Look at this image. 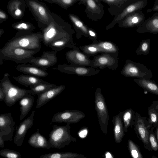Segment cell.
Segmentation results:
<instances>
[{
    "mask_svg": "<svg viewBox=\"0 0 158 158\" xmlns=\"http://www.w3.org/2000/svg\"><path fill=\"white\" fill-rule=\"evenodd\" d=\"M105 155V158H113L112 155L109 152H106Z\"/></svg>",
    "mask_w": 158,
    "mask_h": 158,
    "instance_id": "obj_50",
    "label": "cell"
},
{
    "mask_svg": "<svg viewBox=\"0 0 158 158\" xmlns=\"http://www.w3.org/2000/svg\"><path fill=\"white\" fill-rule=\"evenodd\" d=\"M53 128L49 133L48 142L51 148L58 149L68 146L71 142H75L77 139L70 133V124L64 126L52 125Z\"/></svg>",
    "mask_w": 158,
    "mask_h": 158,
    "instance_id": "obj_3",
    "label": "cell"
},
{
    "mask_svg": "<svg viewBox=\"0 0 158 158\" xmlns=\"http://www.w3.org/2000/svg\"><path fill=\"white\" fill-rule=\"evenodd\" d=\"M65 88V86L64 85H56L38 95L36 108L39 109L59 95L64 90Z\"/></svg>",
    "mask_w": 158,
    "mask_h": 158,
    "instance_id": "obj_20",
    "label": "cell"
},
{
    "mask_svg": "<svg viewBox=\"0 0 158 158\" xmlns=\"http://www.w3.org/2000/svg\"><path fill=\"white\" fill-rule=\"evenodd\" d=\"M147 3V0H135L127 6L121 13L115 15L111 23L106 26V30H108L112 28L116 24L129 14L144 8Z\"/></svg>",
    "mask_w": 158,
    "mask_h": 158,
    "instance_id": "obj_15",
    "label": "cell"
},
{
    "mask_svg": "<svg viewBox=\"0 0 158 158\" xmlns=\"http://www.w3.org/2000/svg\"><path fill=\"white\" fill-rule=\"evenodd\" d=\"M35 112V110L33 111L30 116L21 122L18 126L14 138V143L17 146H22L28 130L32 127Z\"/></svg>",
    "mask_w": 158,
    "mask_h": 158,
    "instance_id": "obj_18",
    "label": "cell"
},
{
    "mask_svg": "<svg viewBox=\"0 0 158 158\" xmlns=\"http://www.w3.org/2000/svg\"><path fill=\"white\" fill-rule=\"evenodd\" d=\"M53 19L51 23L42 31V42L46 46L51 43L67 37H73L75 31L71 26L56 14L52 12Z\"/></svg>",
    "mask_w": 158,
    "mask_h": 158,
    "instance_id": "obj_1",
    "label": "cell"
},
{
    "mask_svg": "<svg viewBox=\"0 0 158 158\" xmlns=\"http://www.w3.org/2000/svg\"><path fill=\"white\" fill-rule=\"evenodd\" d=\"M134 126L138 138L142 142L144 148L148 151H152L149 141V131L152 127L148 123V118L142 117L136 111Z\"/></svg>",
    "mask_w": 158,
    "mask_h": 158,
    "instance_id": "obj_9",
    "label": "cell"
},
{
    "mask_svg": "<svg viewBox=\"0 0 158 158\" xmlns=\"http://www.w3.org/2000/svg\"><path fill=\"white\" fill-rule=\"evenodd\" d=\"M56 86V85L47 82L40 84L35 85L29 86L31 89L29 93L33 94L39 95L46 91L49 89Z\"/></svg>",
    "mask_w": 158,
    "mask_h": 158,
    "instance_id": "obj_35",
    "label": "cell"
},
{
    "mask_svg": "<svg viewBox=\"0 0 158 158\" xmlns=\"http://www.w3.org/2000/svg\"><path fill=\"white\" fill-rule=\"evenodd\" d=\"M68 16L76 32L77 39H79L82 36L89 39L88 32L89 27L76 15L70 13Z\"/></svg>",
    "mask_w": 158,
    "mask_h": 158,
    "instance_id": "obj_23",
    "label": "cell"
},
{
    "mask_svg": "<svg viewBox=\"0 0 158 158\" xmlns=\"http://www.w3.org/2000/svg\"><path fill=\"white\" fill-rule=\"evenodd\" d=\"M5 141L0 136V148H3L4 147V142Z\"/></svg>",
    "mask_w": 158,
    "mask_h": 158,
    "instance_id": "obj_49",
    "label": "cell"
},
{
    "mask_svg": "<svg viewBox=\"0 0 158 158\" xmlns=\"http://www.w3.org/2000/svg\"><path fill=\"white\" fill-rule=\"evenodd\" d=\"M48 47L54 51L57 52L65 48H69L72 49L78 48L76 46V44L73 40V37H65L61 40L56 41L50 44Z\"/></svg>",
    "mask_w": 158,
    "mask_h": 158,
    "instance_id": "obj_32",
    "label": "cell"
},
{
    "mask_svg": "<svg viewBox=\"0 0 158 158\" xmlns=\"http://www.w3.org/2000/svg\"><path fill=\"white\" fill-rule=\"evenodd\" d=\"M151 40L149 39L142 40L135 51L137 55H146L150 53Z\"/></svg>",
    "mask_w": 158,
    "mask_h": 158,
    "instance_id": "obj_39",
    "label": "cell"
},
{
    "mask_svg": "<svg viewBox=\"0 0 158 158\" xmlns=\"http://www.w3.org/2000/svg\"><path fill=\"white\" fill-rule=\"evenodd\" d=\"M87 158V157L86 156H84L83 157H75V158Z\"/></svg>",
    "mask_w": 158,
    "mask_h": 158,
    "instance_id": "obj_54",
    "label": "cell"
},
{
    "mask_svg": "<svg viewBox=\"0 0 158 158\" xmlns=\"http://www.w3.org/2000/svg\"><path fill=\"white\" fill-rule=\"evenodd\" d=\"M28 142L30 146L37 148L49 149L51 148L49 145L48 140L45 136L40 134L38 128L35 132L31 135Z\"/></svg>",
    "mask_w": 158,
    "mask_h": 158,
    "instance_id": "obj_26",
    "label": "cell"
},
{
    "mask_svg": "<svg viewBox=\"0 0 158 158\" xmlns=\"http://www.w3.org/2000/svg\"><path fill=\"white\" fill-rule=\"evenodd\" d=\"M67 74L75 75L80 76H91L100 72L99 69L87 67L67 64H59L57 67L53 69Z\"/></svg>",
    "mask_w": 158,
    "mask_h": 158,
    "instance_id": "obj_12",
    "label": "cell"
},
{
    "mask_svg": "<svg viewBox=\"0 0 158 158\" xmlns=\"http://www.w3.org/2000/svg\"><path fill=\"white\" fill-rule=\"evenodd\" d=\"M9 74L5 73L0 82V87L6 94L4 102L11 107L25 95L29 94V90L22 89L12 84L9 80Z\"/></svg>",
    "mask_w": 158,
    "mask_h": 158,
    "instance_id": "obj_5",
    "label": "cell"
},
{
    "mask_svg": "<svg viewBox=\"0 0 158 158\" xmlns=\"http://www.w3.org/2000/svg\"><path fill=\"white\" fill-rule=\"evenodd\" d=\"M94 103L100 128L104 134H106L109 120V114L104 97L100 88L96 89Z\"/></svg>",
    "mask_w": 158,
    "mask_h": 158,
    "instance_id": "obj_7",
    "label": "cell"
},
{
    "mask_svg": "<svg viewBox=\"0 0 158 158\" xmlns=\"http://www.w3.org/2000/svg\"><path fill=\"white\" fill-rule=\"evenodd\" d=\"M89 39L95 41L97 40L98 35L96 32L93 29L89 27L88 30Z\"/></svg>",
    "mask_w": 158,
    "mask_h": 158,
    "instance_id": "obj_44",
    "label": "cell"
},
{
    "mask_svg": "<svg viewBox=\"0 0 158 158\" xmlns=\"http://www.w3.org/2000/svg\"><path fill=\"white\" fill-rule=\"evenodd\" d=\"M43 34L36 32L18 31L15 35L5 44L4 47H15L40 51L41 48Z\"/></svg>",
    "mask_w": 158,
    "mask_h": 158,
    "instance_id": "obj_2",
    "label": "cell"
},
{
    "mask_svg": "<svg viewBox=\"0 0 158 158\" xmlns=\"http://www.w3.org/2000/svg\"><path fill=\"white\" fill-rule=\"evenodd\" d=\"M151 158H158V157H156V156H154V155H153V156H152V157Z\"/></svg>",
    "mask_w": 158,
    "mask_h": 158,
    "instance_id": "obj_53",
    "label": "cell"
},
{
    "mask_svg": "<svg viewBox=\"0 0 158 158\" xmlns=\"http://www.w3.org/2000/svg\"><path fill=\"white\" fill-rule=\"evenodd\" d=\"M51 4L58 5L65 10L73 6L75 3L78 2L80 0H41Z\"/></svg>",
    "mask_w": 158,
    "mask_h": 158,
    "instance_id": "obj_40",
    "label": "cell"
},
{
    "mask_svg": "<svg viewBox=\"0 0 158 158\" xmlns=\"http://www.w3.org/2000/svg\"><path fill=\"white\" fill-rule=\"evenodd\" d=\"M136 31L139 33H150L158 34V12L153 14L152 16L145 20L143 23L138 27Z\"/></svg>",
    "mask_w": 158,
    "mask_h": 158,
    "instance_id": "obj_22",
    "label": "cell"
},
{
    "mask_svg": "<svg viewBox=\"0 0 158 158\" xmlns=\"http://www.w3.org/2000/svg\"><path fill=\"white\" fill-rule=\"evenodd\" d=\"M15 125V122L11 113L3 114L0 115V136L5 141H11L13 139Z\"/></svg>",
    "mask_w": 158,
    "mask_h": 158,
    "instance_id": "obj_14",
    "label": "cell"
},
{
    "mask_svg": "<svg viewBox=\"0 0 158 158\" xmlns=\"http://www.w3.org/2000/svg\"><path fill=\"white\" fill-rule=\"evenodd\" d=\"M100 0H80L78 5H83L86 7L85 12L88 18L97 21L101 19L104 14V6Z\"/></svg>",
    "mask_w": 158,
    "mask_h": 158,
    "instance_id": "obj_11",
    "label": "cell"
},
{
    "mask_svg": "<svg viewBox=\"0 0 158 158\" xmlns=\"http://www.w3.org/2000/svg\"><path fill=\"white\" fill-rule=\"evenodd\" d=\"M8 16L6 12L2 9L0 10V24L6 20Z\"/></svg>",
    "mask_w": 158,
    "mask_h": 158,
    "instance_id": "obj_45",
    "label": "cell"
},
{
    "mask_svg": "<svg viewBox=\"0 0 158 158\" xmlns=\"http://www.w3.org/2000/svg\"><path fill=\"white\" fill-rule=\"evenodd\" d=\"M127 147L132 158H143L139 146L131 139L128 140Z\"/></svg>",
    "mask_w": 158,
    "mask_h": 158,
    "instance_id": "obj_38",
    "label": "cell"
},
{
    "mask_svg": "<svg viewBox=\"0 0 158 158\" xmlns=\"http://www.w3.org/2000/svg\"><path fill=\"white\" fill-rule=\"evenodd\" d=\"M134 81L148 92L158 96V85L151 79L135 78Z\"/></svg>",
    "mask_w": 158,
    "mask_h": 158,
    "instance_id": "obj_30",
    "label": "cell"
},
{
    "mask_svg": "<svg viewBox=\"0 0 158 158\" xmlns=\"http://www.w3.org/2000/svg\"><path fill=\"white\" fill-rule=\"evenodd\" d=\"M135 113V111L131 108L126 109L123 112L119 111L118 114L123 123L125 133L127 132L129 127L132 128L134 126Z\"/></svg>",
    "mask_w": 158,
    "mask_h": 158,
    "instance_id": "obj_29",
    "label": "cell"
},
{
    "mask_svg": "<svg viewBox=\"0 0 158 158\" xmlns=\"http://www.w3.org/2000/svg\"><path fill=\"white\" fill-rule=\"evenodd\" d=\"M155 129L152 127L149 131V141L152 151L156 152L158 150V143Z\"/></svg>",
    "mask_w": 158,
    "mask_h": 158,
    "instance_id": "obj_43",
    "label": "cell"
},
{
    "mask_svg": "<svg viewBox=\"0 0 158 158\" xmlns=\"http://www.w3.org/2000/svg\"><path fill=\"white\" fill-rule=\"evenodd\" d=\"M121 74L125 77L151 79L153 75L151 70L143 64L135 62L130 59L125 61Z\"/></svg>",
    "mask_w": 158,
    "mask_h": 158,
    "instance_id": "obj_8",
    "label": "cell"
},
{
    "mask_svg": "<svg viewBox=\"0 0 158 158\" xmlns=\"http://www.w3.org/2000/svg\"><path fill=\"white\" fill-rule=\"evenodd\" d=\"M13 78L19 83L26 87L47 82L39 77L28 75L21 74Z\"/></svg>",
    "mask_w": 158,
    "mask_h": 158,
    "instance_id": "obj_33",
    "label": "cell"
},
{
    "mask_svg": "<svg viewBox=\"0 0 158 158\" xmlns=\"http://www.w3.org/2000/svg\"><path fill=\"white\" fill-rule=\"evenodd\" d=\"M67 60L70 64L82 66L92 67L93 60L80 50L79 47L72 49L65 53Z\"/></svg>",
    "mask_w": 158,
    "mask_h": 158,
    "instance_id": "obj_16",
    "label": "cell"
},
{
    "mask_svg": "<svg viewBox=\"0 0 158 158\" xmlns=\"http://www.w3.org/2000/svg\"><path fill=\"white\" fill-rule=\"evenodd\" d=\"M5 97V93L3 89L0 87V101H4Z\"/></svg>",
    "mask_w": 158,
    "mask_h": 158,
    "instance_id": "obj_47",
    "label": "cell"
},
{
    "mask_svg": "<svg viewBox=\"0 0 158 158\" xmlns=\"http://www.w3.org/2000/svg\"><path fill=\"white\" fill-rule=\"evenodd\" d=\"M145 20L144 14L141 10L129 14L118 23V26L122 28H131L141 25Z\"/></svg>",
    "mask_w": 158,
    "mask_h": 158,
    "instance_id": "obj_19",
    "label": "cell"
},
{
    "mask_svg": "<svg viewBox=\"0 0 158 158\" xmlns=\"http://www.w3.org/2000/svg\"><path fill=\"white\" fill-rule=\"evenodd\" d=\"M85 117V114L81 111L77 110H67L55 114L52 121L54 123H66L69 124L75 123Z\"/></svg>",
    "mask_w": 158,
    "mask_h": 158,
    "instance_id": "obj_13",
    "label": "cell"
},
{
    "mask_svg": "<svg viewBox=\"0 0 158 158\" xmlns=\"http://www.w3.org/2000/svg\"><path fill=\"white\" fill-rule=\"evenodd\" d=\"M34 100V96L28 94L19 101L20 109V120H23L30 111L33 106Z\"/></svg>",
    "mask_w": 158,
    "mask_h": 158,
    "instance_id": "obj_28",
    "label": "cell"
},
{
    "mask_svg": "<svg viewBox=\"0 0 158 158\" xmlns=\"http://www.w3.org/2000/svg\"><path fill=\"white\" fill-rule=\"evenodd\" d=\"M150 106L158 111V100L154 101Z\"/></svg>",
    "mask_w": 158,
    "mask_h": 158,
    "instance_id": "obj_48",
    "label": "cell"
},
{
    "mask_svg": "<svg viewBox=\"0 0 158 158\" xmlns=\"http://www.w3.org/2000/svg\"><path fill=\"white\" fill-rule=\"evenodd\" d=\"M107 4L109 7L108 10L109 13L115 16L121 13L128 5L135 0H100Z\"/></svg>",
    "mask_w": 158,
    "mask_h": 158,
    "instance_id": "obj_25",
    "label": "cell"
},
{
    "mask_svg": "<svg viewBox=\"0 0 158 158\" xmlns=\"http://www.w3.org/2000/svg\"><path fill=\"white\" fill-rule=\"evenodd\" d=\"M16 69L23 73L38 77H44L48 76L47 69L39 67L33 64H23L15 66Z\"/></svg>",
    "mask_w": 158,
    "mask_h": 158,
    "instance_id": "obj_24",
    "label": "cell"
},
{
    "mask_svg": "<svg viewBox=\"0 0 158 158\" xmlns=\"http://www.w3.org/2000/svg\"><path fill=\"white\" fill-rule=\"evenodd\" d=\"M0 155L5 158H20L21 154L18 152L7 148H3L0 151Z\"/></svg>",
    "mask_w": 158,
    "mask_h": 158,
    "instance_id": "obj_42",
    "label": "cell"
},
{
    "mask_svg": "<svg viewBox=\"0 0 158 158\" xmlns=\"http://www.w3.org/2000/svg\"><path fill=\"white\" fill-rule=\"evenodd\" d=\"M148 109V122L153 127L156 128L158 127V111L150 106Z\"/></svg>",
    "mask_w": 158,
    "mask_h": 158,
    "instance_id": "obj_41",
    "label": "cell"
},
{
    "mask_svg": "<svg viewBox=\"0 0 158 158\" xmlns=\"http://www.w3.org/2000/svg\"><path fill=\"white\" fill-rule=\"evenodd\" d=\"M152 11L158 12V0H156L152 9H148L147 12H151Z\"/></svg>",
    "mask_w": 158,
    "mask_h": 158,
    "instance_id": "obj_46",
    "label": "cell"
},
{
    "mask_svg": "<svg viewBox=\"0 0 158 158\" xmlns=\"http://www.w3.org/2000/svg\"><path fill=\"white\" fill-rule=\"evenodd\" d=\"M118 54L103 53L95 56L91 67L103 69L107 68L115 70L118 65Z\"/></svg>",
    "mask_w": 158,
    "mask_h": 158,
    "instance_id": "obj_10",
    "label": "cell"
},
{
    "mask_svg": "<svg viewBox=\"0 0 158 158\" xmlns=\"http://www.w3.org/2000/svg\"><path fill=\"white\" fill-rule=\"evenodd\" d=\"M155 133L157 138V142L158 143V127H157L156 128Z\"/></svg>",
    "mask_w": 158,
    "mask_h": 158,
    "instance_id": "obj_51",
    "label": "cell"
},
{
    "mask_svg": "<svg viewBox=\"0 0 158 158\" xmlns=\"http://www.w3.org/2000/svg\"><path fill=\"white\" fill-rule=\"evenodd\" d=\"M114 126V133L115 141L117 143H120L124 136L125 133L123 123L119 114L113 118L112 120Z\"/></svg>",
    "mask_w": 158,
    "mask_h": 158,
    "instance_id": "obj_27",
    "label": "cell"
},
{
    "mask_svg": "<svg viewBox=\"0 0 158 158\" xmlns=\"http://www.w3.org/2000/svg\"><path fill=\"white\" fill-rule=\"evenodd\" d=\"M26 6L25 0H11L8 2L7 8L11 16L18 19L24 17Z\"/></svg>",
    "mask_w": 158,
    "mask_h": 158,
    "instance_id": "obj_21",
    "label": "cell"
},
{
    "mask_svg": "<svg viewBox=\"0 0 158 158\" xmlns=\"http://www.w3.org/2000/svg\"><path fill=\"white\" fill-rule=\"evenodd\" d=\"M4 30L2 28H0V38H1L4 33Z\"/></svg>",
    "mask_w": 158,
    "mask_h": 158,
    "instance_id": "obj_52",
    "label": "cell"
},
{
    "mask_svg": "<svg viewBox=\"0 0 158 158\" xmlns=\"http://www.w3.org/2000/svg\"><path fill=\"white\" fill-rule=\"evenodd\" d=\"M28 7L42 31L47 27L52 20V12L46 5L37 0H25Z\"/></svg>",
    "mask_w": 158,
    "mask_h": 158,
    "instance_id": "obj_4",
    "label": "cell"
},
{
    "mask_svg": "<svg viewBox=\"0 0 158 158\" xmlns=\"http://www.w3.org/2000/svg\"><path fill=\"white\" fill-rule=\"evenodd\" d=\"M57 52L55 51H44L40 56L34 57L29 63L40 68L47 69L57 63L58 60Z\"/></svg>",
    "mask_w": 158,
    "mask_h": 158,
    "instance_id": "obj_17",
    "label": "cell"
},
{
    "mask_svg": "<svg viewBox=\"0 0 158 158\" xmlns=\"http://www.w3.org/2000/svg\"><path fill=\"white\" fill-rule=\"evenodd\" d=\"M39 51L28 50L15 47H3L0 50V57L3 60H11L17 63H29Z\"/></svg>",
    "mask_w": 158,
    "mask_h": 158,
    "instance_id": "obj_6",
    "label": "cell"
},
{
    "mask_svg": "<svg viewBox=\"0 0 158 158\" xmlns=\"http://www.w3.org/2000/svg\"><path fill=\"white\" fill-rule=\"evenodd\" d=\"M12 27L18 31L32 32L35 27L31 23L21 20L12 24Z\"/></svg>",
    "mask_w": 158,
    "mask_h": 158,
    "instance_id": "obj_36",
    "label": "cell"
},
{
    "mask_svg": "<svg viewBox=\"0 0 158 158\" xmlns=\"http://www.w3.org/2000/svg\"><path fill=\"white\" fill-rule=\"evenodd\" d=\"M84 156L82 154L72 152H56L42 155L39 158H72Z\"/></svg>",
    "mask_w": 158,
    "mask_h": 158,
    "instance_id": "obj_34",
    "label": "cell"
},
{
    "mask_svg": "<svg viewBox=\"0 0 158 158\" xmlns=\"http://www.w3.org/2000/svg\"><path fill=\"white\" fill-rule=\"evenodd\" d=\"M79 48L89 57L90 56H94L99 53H103L99 48L92 44L80 46Z\"/></svg>",
    "mask_w": 158,
    "mask_h": 158,
    "instance_id": "obj_37",
    "label": "cell"
},
{
    "mask_svg": "<svg viewBox=\"0 0 158 158\" xmlns=\"http://www.w3.org/2000/svg\"><path fill=\"white\" fill-rule=\"evenodd\" d=\"M92 44L99 48L103 53L118 54L119 49L113 42L109 41L97 40Z\"/></svg>",
    "mask_w": 158,
    "mask_h": 158,
    "instance_id": "obj_31",
    "label": "cell"
}]
</instances>
